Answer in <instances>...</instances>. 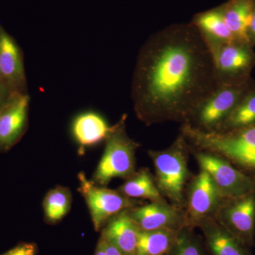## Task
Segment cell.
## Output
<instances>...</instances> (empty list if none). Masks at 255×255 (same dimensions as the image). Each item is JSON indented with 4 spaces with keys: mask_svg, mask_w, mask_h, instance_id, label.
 Returning a JSON list of instances; mask_svg holds the SVG:
<instances>
[{
    "mask_svg": "<svg viewBox=\"0 0 255 255\" xmlns=\"http://www.w3.org/2000/svg\"><path fill=\"white\" fill-rule=\"evenodd\" d=\"M95 255H106L103 246H102V243H101L100 241H99L98 245H97Z\"/></svg>",
    "mask_w": 255,
    "mask_h": 255,
    "instance_id": "cell-28",
    "label": "cell"
},
{
    "mask_svg": "<svg viewBox=\"0 0 255 255\" xmlns=\"http://www.w3.org/2000/svg\"><path fill=\"white\" fill-rule=\"evenodd\" d=\"M129 214L140 231L157 230L179 231L188 226L184 210L168 204L167 201H151L128 209Z\"/></svg>",
    "mask_w": 255,
    "mask_h": 255,
    "instance_id": "cell-11",
    "label": "cell"
},
{
    "mask_svg": "<svg viewBox=\"0 0 255 255\" xmlns=\"http://www.w3.org/2000/svg\"><path fill=\"white\" fill-rule=\"evenodd\" d=\"M219 83H243L251 81L255 66V53L250 43L233 41L209 45Z\"/></svg>",
    "mask_w": 255,
    "mask_h": 255,
    "instance_id": "cell-8",
    "label": "cell"
},
{
    "mask_svg": "<svg viewBox=\"0 0 255 255\" xmlns=\"http://www.w3.org/2000/svg\"><path fill=\"white\" fill-rule=\"evenodd\" d=\"M254 87L253 80L243 83H220L196 109L187 124L204 131H216L242 99Z\"/></svg>",
    "mask_w": 255,
    "mask_h": 255,
    "instance_id": "cell-5",
    "label": "cell"
},
{
    "mask_svg": "<svg viewBox=\"0 0 255 255\" xmlns=\"http://www.w3.org/2000/svg\"><path fill=\"white\" fill-rule=\"evenodd\" d=\"M191 23L209 45L236 41L225 22L219 6L196 14Z\"/></svg>",
    "mask_w": 255,
    "mask_h": 255,
    "instance_id": "cell-18",
    "label": "cell"
},
{
    "mask_svg": "<svg viewBox=\"0 0 255 255\" xmlns=\"http://www.w3.org/2000/svg\"><path fill=\"white\" fill-rule=\"evenodd\" d=\"M100 241L102 243V246H103L106 255H124L114 245L107 241L105 238L101 237Z\"/></svg>",
    "mask_w": 255,
    "mask_h": 255,
    "instance_id": "cell-25",
    "label": "cell"
},
{
    "mask_svg": "<svg viewBox=\"0 0 255 255\" xmlns=\"http://www.w3.org/2000/svg\"><path fill=\"white\" fill-rule=\"evenodd\" d=\"M36 246L33 243L18 245L3 255H36Z\"/></svg>",
    "mask_w": 255,
    "mask_h": 255,
    "instance_id": "cell-24",
    "label": "cell"
},
{
    "mask_svg": "<svg viewBox=\"0 0 255 255\" xmlns=\"http://www.w3.org/2000/svg\"><path fill=\"white\" fill-rule=\"evenodd\" d=\"M27 93H12L0 108V149L6 150L22 136L28 124Z\"/></svg>",
    "mask_w": 255,
    "mask_h": 255,
    "instance_id": "cell-12",
    "label": "cell"
},
{
    "mask_svg": "<svg viewBox=\"0 0 255 255\" xmlns=\"http://www.w3.org/2000/svg\"><path fill=\"white\" fill-rule=\"evenodd\" d=\"M126 121L127 115H124L106 139L103 155L93 174V181L98 185L105 187L112 179H127L136 172L135 153L139 145L128 135Z\"/></svg>",
    "mask_w": 255,
    "mask_h": 255,
    "instance_id": "cell-4",
    "label": "cell"
},
{
    "mask_svg": "<svg viewBox=\"0 0 255 255\" xmlns=\"http://www.w3.org/2000/svg\"><path fill=\"white\" fill-rule=\"evenodd\" d=\"M255 123V87L248 92L216 131L241 128Z\"/></svg>",
    "mask_w": 255,
    "mask_h": 255,
    "instance_id": "cell-22",
    "label": "cell"
},
{
    "mask_svg": "<svg viewBox=\"0 0 255 255\" xmlns=\"http://www.w3.org/2000/svg\"><path fill=\"white\" fill-rule=\"evenodd\" d=\"M10 95L11 93L9 90L3 85L2 82L0 81V108L4 105L6 100L9 99Z\"/></svg>",
    "mask_w": 255,
    "mask_h": 255,
    "instance_id": "cell-27",
    "label": "cell"
},
{
    "mask_svg": "<svg viewBox=\"0 0 255 255\" xmlns=\"http://www.w3.org/2000/svg\"><path fill=\"white\" fill-rule=\"evenodd\" d=\"M188 187L184 211L188 226L195 228L201 221L214 218L226 199L204 169H201Z\"/></svg>",
    "mask_w": 255,
    "mask_h": 255,
    "instance_id": "cell-10",
    "label": "cell"
},
{
    "mask_svg": "<svg viewBox=\"0 0 255 255\" xmlns=\"http://www.w3.org/2000/svg\"><path fill=\"white\" fill-rule=\"evenodd\" d=\"M139 231L128 210H126L105 225L101 237L114 245L124 255H136Z\"/></svg>",
    "mask_w": 255,
    "mask_h": 255,
    "instance_id": "cell-16",
    "label": "cell"
},
{
    "mask_svg": "<svg viewBox=\"0 0 255 255\" xmlns=\"http://www.w3.org/2000/svg\"><path fill=\"white\" fill-rule=\"evenodd\" d=\"M181 134L192 148L219 155L255 177V123L223 132L204 131L184 124Z\"/></svg>",
    "mask_w": 255,
    "mask_h": 255,
    "instance_id": "cell-2",
    "label": "cell"
},
{
    "mask_svg": "<svg viewBox=\"0 0 255 255\" xmlns=\"http://www.w3.org/2000/svg\"><path fill=\"white\" fill-rule=\"evenodd\" d=\"M190 150L225 199H238L255 192V177L241 172L219 155L191 147Z\"/></svg>",
    "mask_w": 255,
    "mask_h": 255,
    "instance_id": "cell-7",
    "label": "cell"
},
{
    "mask_svg": "<svg viewBox=\"0 0 255 255\" xmlns=\"http://www.w3.org/2000/svg\"><path fill=\"white\" fill-rule=\"evenodd\" d=\"M207 41L192 23L154 33L137 55L131 98L137 118L147 126L187 124L219 86Z\"/></svg>",
    "mask_w": 255,
    "mask_h": 255,
    "instance_id": "cell-1",
    "label": "cell"
},
{
    "mask_svg": "<svg viewBox=\"0 0 255 255\" xmlns=\"http://www.w3.org/2000/svg\"><path fill=\"white\" fill-rule=\"evenodd\" d=\"M196 227L200 228L211 255H253L249 248L233 237L214 218L201 221Z\"/></svg>",
    "mask_w": 255,
    "mask_h": 255,
    "instance_id": "cell-15",
    "label": "cell"
},
{
    "mask_svg": "<svg viewBox=\"0 0 255 255\" xmlns=\"http://www.w3.org/2000/svg\"><path fill=\"white\" fill-rule=\"evenodd\" d=\"M189 151L190 146L182 134L168 148L148 151L155 167V180L159 192L171 204L183 210L186 204V185L191 177L188 167Z\"/></svg>",
    "mask_w": 255,
    "mask_h": 255,
    "instance_id": "cell-3",
    "label": "cell"
},
{
    "mask_svg": "<svg viewBox=\"0 0 255 255\" xmlns=\"http://www.w3.org/2000/svg\"><path fill=\"white\" fill-rule=\"evenodd\" d=\"M0 81L10 93H26L22 55L14 39L4 31H0Z\"/></svg>",
    "mask_w": 255,
    "mask_h": 255,
    "instance_id": "cell-13",
    "label": "cell"
},
{
    "mask_svg": "<svg viewBox=\"0 0 255 255\" xmlns=\"http://www.w3.org/2000/svg\"><path fill=\"white\" fill-rule=\"evenodd\" d=\"M248 39L252 46H254L255 45V6L251 24L248 29Z\"/></svg>",
    "mask_w": 255,
    "mask_h": 255,
    "instance_id": "cell-26",
    "label": "cell"
},
{
    "mask_svg": "<svg viewBox=\"0 0 255 255\" xmlns=\"http://www.w3.org/2000/svg\"><path fill=\"white\" fill-rule=\"evenodd\" d=\"M179 231H139L136 255H168L173 246Z\"/></svg>",
    "mask_w": 255,
    "mask_h": 255,
    "instance_id": "cell-20",
    "label": "cell"
},
{
    "mask_svg": "<svg viewBox=\"0 0 255 255\" xmlns=\"http://www.w3.org/2000/svg\"><path fill=\"white\" fill-rule=\"evenodd\" d=\"M79 192L86 202L96 231H99L112 218L122 211L138 206L140 201L130 199L90 180L84 172L78 176Z\"/></svg>",
    "mask_w": 255,
    "mask_h": 255,
    "instance_id": "cell-6",
    "label": "cell"
},
{
    "mask_svg": "<svg viewBox=\"0 0 255 255\" xmlns=\"http://www.w3.org/2000/svg\"><path fill=\"white\" fill-rule=\"evenodd\" d=\"M123 195L133 199H147L150 201L166 200L159 192L155 177L148 169H140L117 189Z\"/></svg>",
    "mask_w": 255,
    "mask_h": 255,
    "instance_id": "cell-19",
    "label": "cell"
},
{
    "mask_svg": "<svg viewBox=\"0 0 255 255\" xmlns=\"http://www.w3.org/2000/svg\"><path fill=\"white\" fill-rule=\"evenodd\" d=\"M113 128L101 114L88 111L78 114L72 123L74 140L81 148L98 145L110 135Z\"/></svg>",
    "mask_w": 255,
    "mask_h": 255,
    "instance_id": "cell-14",
    "label": "cell"
},
{
    "mask_svg": "<svg viewBox=\"0 0 255 255\" xmlns=\"http://www.w3.org/2000/svg\"><path fill=\"white\" fill-rule=\"evenodd\" d=\"M255 6V0H229L219 6L225 22L236 41L251 44L248 29Z\"/></svg>",
    "mask_w": 255,
    "mask_h": 255,
    "instance_id": "cell-17",
    "label": "cell"
},
{
    "mask_svg": "<svg viewBox=\"0 0 255 255\" xmlns=\"http://www.w3.org/2000/svg\"><path fill=\"white\" fill-rule=\"evenodd\" d=\"M193 228L186 226L179 231L167 255H206L203 242Z\"/></svg>",
    "mask_w": 255,
    "mask_h": 255,
    "instance_id": "cell-23",
    "label": "cell"
},
{
    "mask_svg": "<svg viewBox=\"0 0 255 255\" xmlns=\"http://www.w3.org/2000/svg\"><path fill=\"white\" fill-rule=\"evenodd\" d=\"M72 205V194L68 188L57 187L47 193L43 202L47 222L56 223L65 217Z\"/></svg>",
    "mask_w": 255,
    "mask_h": 255,
    "instance_id": "cell-21",
    "label": "cell"
},
{
    "mask_svg": "<svg viewBox=\"0 0 255 255\" xmlns=\"http://www.w3.org/2000/svg\"><path fill=\"white\" fill-rule=\"evenodd\" d=\"M214 219L233 237L251 248L255 243V192L226 199Z\"/></svg>",
    "mask_w": 255,
    "mask_h": 255,
    "instance_id": "cell-9",
    "label": "cell"
}]
</instances>
